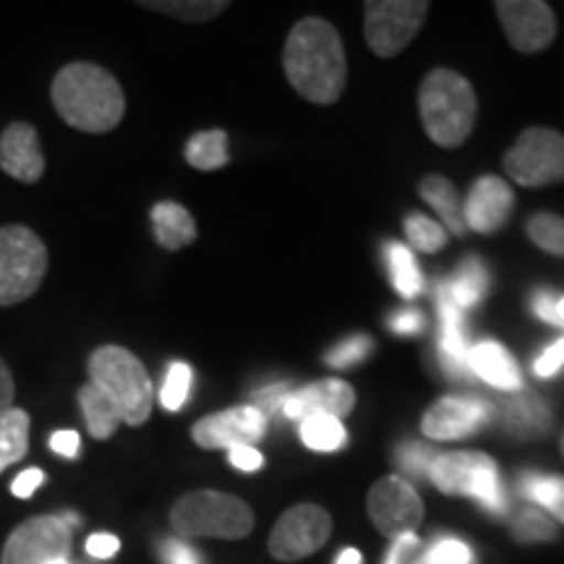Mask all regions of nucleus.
<instances>
[{
	"instance_id": "1",
	"label": "nucleus",
	"mask_w": 564,
	"mask_h": 564,
	"mask_svg": "<svg viewBox=\"0 0 564 564\" xmlns=\"http://www.w3.org/2000/svg\"><path fill=\"white\" fill-rule=\"evenodd\" d=\"M282 66L291 87L308 102L333 105L340 100L348 79V61L340 34L324 19L308 17L293 26L282 53Z\"/></svg>"
},
{
	"instance_id": "2",
	"label": "nucleus",
	"mask_w": 564,
	"mask_h": 564,
	"mask_svg": "<svg viewBox=\"0 0 564 564\" xmlns=\"http://www.w3.org/2000/svg\"><path fill=\"white\" fill-rule=\"evenodd\" d=\"M51 95L58 116L79 131L105 133L123 121L126 95L121 84L95 63H70L61 68Z\"/></svg>"
},
{
	"instance_id": "3",
	"label": "nucleus",
	"mask_w": 564,
	"mask_h": 564,
	"mask_svg": "<svg viewBox=\"0 0 564 564\" xmlns=\"http://www.w3.org/2000/svg\"><path fill=\"white\" fill-rule=\"evenodd\" d=\"M419 112L423 129L434 144L460 147L476 126V91L457 70L434 68L421 82Z\"/></svg>"
},
{
	"instance_id": "4",
	"label": "nucleus",
	"mask_w": 564,
	"mask_h": 564,
	"mask_svg": "<svg viewBox=\"0 0 564 564\" xmlns=\"http://www.w3.org/2000/svg\"><path fill=\"white\" fill-rule=\"evenodd\" d=\"M89 382L121 413L129 426H141L152 413V379L144 364L121 345H102L89 356Z\"/></svg>"
},
{
	"instance_id": "5",
	"label": "nucleus",
	"mask_w": 564,
	"mask_h": 564,
	"mask_svg": "<svg viewBox=\"0 0 564 564\" xmlns=\"http://www.w3.org/2000/svg\"><path fill=\"white\" fill-rule=\"evenodd\" d=\"M171 525L188 539H246L253 528V512L230 494L204 489L175 502Z\"/></svg>"
},
{
	"instance_id": "6",
	"label": "nucleus",
	"mask_w": 564,
	"mask_h": 564,
	"mask_svg": "<svg viewBox=\"0 0 564 564\" xmlns=\"http://www.w3.org/2000/svg\"><path fill=\"white\" fill-rule=\"evenodd\" d=\"M47 272V249L24 225L0 228V306H17L40 291Z\"/></svg>"
},
{
	"instance_id": "7",
	"label": "nucleus",
	"mask_w": 564,
	"mask_h": 564,
	"mask_svg": "<svg viewBox=\"0 0 564 564\" xmlns=\"http://www.w3.org/2000/svg\"><path fill=\"white\" fill-rule=\"evenodd\" d=\"M429 478L444 494H465V497L478 499L491 514H505L510 507L497 463L481 453L436 455L429 468Z\"/></svg>"
},
{
	"instance_id": "8",
	"label": "nucleus",
	"mask_w": 564,
	"mask_h": 564,
	"mask_svg": "<svg viewBox=\"0 0 564 564\" xmlns=\"http://www.w3.org/2000/svg\"><path fill=\"white\" fill-rule=\"evenodd\" d=\"M505 171L514 183L544 188L564 181V137L554 129H525L505 154Z\"/></svg>"
},
{
	"instance_id": "9",
	"label": "nucleus",
	"mask_w": 564,
	"mask_h": 564,
	"mask_svg": "<svg viewBox=\"0 0 564 564\" xmlns=\"http://www.w3.org/2000/svg\"><path fill=\"white\" fill-rule=\"evenodd\" d=\"M426 13L429 3L421 0H369L364 21L366 42L379 58H392L411 45Z\"/></svg>"
},
{
	"instance_id": "10",
	"label": "nucleus",
	"mask_w": 564,
	"mask_h": 564,
	"mask_svg": "<svg viewBox=\"0 0 564 564\" xmlns=\"http://www.w3.org/2000/svg\"><path fill=\"white\" fill-rule=\"evenodd\" d=\"M68 552L70 523L66 514H42L13 528L0 554V564H47L66 560Z\"/></svg>"
},
{
	"instance_id": "11",
	"label": "nucleus",
	"mask_w": 564,
	"mask_h": 564,
	"mask_svg": "<svg viewBox=\"0 0 564 564\" xmlns=\"http://www.w3.org/2000/svg\"><path fill=\"white\" fill-rule=\"evenodd\" d=\"M333 518L316 505H299L288 510L272 528L270 554L280 562H299L327 544Z\"/></svg>"
},
{
	"instance_id": "12",
	"label": "nucleus",
	"mask_w": 564,
	"mask_h": 564,
	"mask_svg": "<svg viewBox=\"0 0 564 564\" xmlns=\"http://www.w3.org/2000/svg\"><path fill=\"white\" fill-rule=\"evenodd\" d=\"M497 17L510 45L518 53H541L556 37V17L552 6L541 0H499Z\"/></svg>"
},
{
	"instance_id": "13",
	"label": "nucleus",
	"mask_w": 564,
	"mask_h": 564,
	"mask_svg": "<svg viewBox=\"0 0 564 564\" xmlns=\"http://www.w3.org/2000/svg\"><path fill=\"white\" fill-rule=\"evenodd\" d=\"M369 514L379 531L398 539L421 525L423 502L411 484L400 476H387L371 486Z\"/></svg>"
},
{
	"instance_id": "14",
	"label": "nucleus",
	"mask_w": 564,
	"mask_h": 564,
	"mask_svg": "<svg viewBox=\"0 0 564 564\" xmlns=\"http://www.w3.org/2000/svg\"><path fill=\"white\" fill-rule=\"evenodd\" d=\"M264 434L267 419L253 405H238L223 413H212L192 429L194 442L204 449L253 447Z\"/></svg>"
},
{
	"instance_id": "15",
	"label": "nucleus",
	"mask_w": 564,
	"mask_h": 564,
	"mask_svg": "<svg viewBox=\"0 0 564 564\" xmlns=\"http://www.w3.org/2000/svg\"><path fill=\"white\" fill-rule=\"evenodd\" d=\"M491 408L489 403L478 398H442L429 408L423 415L421 429L429 440L449 442V440H465V436L476 434L478 429L489 421Z\"/></svg>"
},
{
	"instance_id": "16",
	"label": "nucleus",
	"mask_w": 564,
	"mask_h": 564,
	"mask_svg": "<svg viewBox=\"0 0 564 564\" xmlns=\"http://www.w3.org/2000/svg\"><path fill=\"white\" fill-rule=\"evenodd\" d=\"M352 405H356V392L350 384L340 379H324V382H314L288 394L282 413L293 421H306L312 415H333L343 421L352 411Z\"/></svg>"
},
{
	"instance_id": "17",
	"label": "nucleus",
	"mask_w": 564,
	"mask_h": 564,
	"mask_svg": "<svg viewBox=\"0 0 564 564\" xmlns=\"http://www.w3.org/2000/svg\"><path fill=\"white\" fill-rule=\"evenodd\" d=\"M0 171L21 183H37L42 178L45 154L34 126L24 121L6 126V131L0 133Z\"/></svg>"
},
{
	"instance_id": "18",
	"label": "nucleus",
	"mask_w": 564,
	"mask_h": 564,
	"mask_svg": "<svg viewBox=\"0 0 564 564\" xmlns=\"http://www.w3.org/2000/svg\"><path fill=\"white\" fill-rule=\"evenodd\" d=\"M514 207V194L502 178L484 175L474 183L468 199H465V225L476 232H497L510 217Z\"/></svg>"
},
{
	"instance_id": "19",
	"label": "nucleus",
	"mask_w": 564,
	"mask_h": 564,
	"mask_svg": "<svg viewBox=\"0 0 564 564\" xmlns=\"http://www.w3.org/2000/svg\"><path fill=\"white\" fill-rule=\"evenodd\" d=\"M436 306H440V352L444 371L453 373L457 379H465L468 369V329H465L463 308L449 301V295L436 291Z\"/></svg>"
},
{
	"instance_id": "20",
	"label": "nucleus",
	"mask_w": 564,
	"mask_h": 564,
	"mask_svg": "<svg viewBox=\"0 0 564 564\" xmlns=\"http://www.w3.org/2000/svg\"><path fill=\"white\" fill-rule=\"evenodd\" d=\"M468 369L489 382L497 390L518 392L523 387V377H520L518 364L499 343H478L468 350Z\"/></svg>"
},
{
	"instance_id": "21",
	"label": "nucleus",
	"mask_w": 564,
	"mask_h": 564,
	"mask_svg": "<svg viewBox=\"0 0 564 564\" xmlns=\"http://www.w3.org/2000/svg\"><path fill=\"white\" fill-rule=\"evenodd\" d=\"M502 423L520 440H539L552 426V408L541 394L520 392L502 403Z\"/></svg>"
},
{
	"instance_id": "22",
	"label": "nucleus",
	"mask_w": 564,
	"mask_h": 564,
	"mask_svg": "<svg viewBox=\"0 0 564 564\" xmlns=\"http://www.w3.org/2000/svg\"><path fill=\"white\" fill-rule=\"evenodd\" d=\"M152 228L158 243L167 251H178L183 246L196 241V223L192 212L175 202L154 204Z\"/></svg>"
},
{
	"instance_id": "23",
	"label": "nucleus",
	"mask_w": 564,
	"mask_h": 564,
	"mask_svg": "<svg viewBox=\"0 0 564 564\" xmlns=\"http://www.w3.org/2000/svg\"><path fill=\"white\" fill-rule=\"evenodd\" d=\"M419 194L423 202H429L436 212H440L444 225H447L455 236H465L468 225H465L463 217L460 194H457L453 183L442 178V175H426V178L419 183Z\"/></svg>"
},
{
	"instance_id": "24",
	"label": "nucleus",
	"mask_w": 564,
	"mask_h": 564,
	"mask_svg": "<svg viewBox=\"0 0 564 564\" xmlns=\"http://www.w3.org/2000/svg\"><path fill=\"white\" fill-rule=\"evenodd\" d=\"M442 291L449 295V301L455 306H460L465 312V308L476 306L486 295V291H489V272H486V267L476 257H470L457 267L453 278L442 282Z\"/></svg>"
},
{
	"instance_id": "25",
	"label": "nucleus",
	"mask_w": 564,
	"mask_h": 564,
	"mask_svg": "<svg viewBox=\"0 0 564 564\" xmlns=\"http://www.w3.org/2000/svg\"><path fill=\"white\" fill-rule=\"evenodd\" d=\"M79 408H82L84 421H87L89 434L100 442L110 440V436L118 432V426L123 423L118 408L112 405L110 400L105 398V394L97 390L91 382H87L79 390Z\"/></svg>"
},
{
	"instance_id": "26",
	"label": "nucleus",
	"mask_w": 564,
	"mask_h": 564,
	"mask_svg": "<svg viewBox=\"0 0 564 564\" xmlns=\"http://www.w3.org/2000/svg\"><path fill=\"white\" fill-rule=\"evenodd\" d=\"M30 449V415L21 408H11L0 419V474L13 463H21Z\"/></svg>"
},
{
	"instance_id": "27",
	"label": "nucleus",
	"mask_w": 564,
	"mask_h": 564,
	"mask_svg": "<svg viewBox=\"0 0 564 564\" xmlns=\"http://www.w3.org/2000/svg\"><path fill=\"white\" fill-rule=\"evenodd\" d=\"M228 133L220 129L194 133L186 144V162L196 171H220L228 165Z\"/></svg>"
},
{
	"instance_id": "28",
	"label": "nucleus",
	"mask_w": 564,
	"mask_h": 564,
	"mask_svg": "<svg viewBox=\"0 0 564 564\" xmlns=\"http://www.w3.org/2000/svg\"><path fill=\"white\" fill-rule=\"evenodd\" d=\"M384 257H387V267H390L394 291L403 295V299H411V301L419 299L423 293V278L411 249L403 243H387Z\"/></svg>"
},
{
	"instance_id": "29",
	"label": "nucleus",
	"mask_w": 564,
	"mask_h": 564,
	"mask_svg": "<svg viewBox=\"0 0 564 564\" xmlns=\"http://www.w3.org/2000/svg\"><path fill=\"white\" fill-rule=\"evenodd\" d=\"M301 440L314 453H335L348 436H345L343 421L333 419V415H312V419L301 421Z\"/></svg>"
},
{
	"instance_id": "30",
	"label": "nucleus",
	"mask_w": 564,
	"mask_h": 564,
	"mask_svg": "<svg viewBox=\"0 0 564 564\" xmlns=\"http://www.w3.org/2000/svg\"><path fill=\"white\" fill-rule=\"evenodd\" d=\"M525 232L541 251L564 257V217L552 215V212H539L528 220Z\"/></svg>"
},
{
	"instance_id": "31",
	"label": "nucleus",
	"mask_w": 564,
	"mask_h": 564,
	"mask_svg": "<svg viewBox=\"0 0 564 564\" xmlns=\"http://www.w3.org/2000/svg\"><path fill=\"white\" fill-rule=\"evenodd\" d=\"M512 535L520 544H544V541L556 539V525L546 512L528 507V510H523L514 518Z\"/></svg>"
},
{
	"instance_id": "32",
	"label": "nucleus",
	"mask_w": 564,
	"mask_h": 564,
	"mask_svg": "<svg viewBox=\"0 0 564 564\" xmlns=\"http://www.w3.org/2000/svg\"><path fill=\"white\" fill-rule=\"evenodd\" d=\"M405 236L423 253H436L447 243V232H444L442 225L429 220L426 215H419V212H411L405 217Z\"/></svg>"
},
{
	"instance_id": "33",
	"label": "nucleus",
	"mask_w": 564,
	"mask_h": 564,
	"mask_svg": "<svg viewBox=\"0 0 564 564\" xmlns=\"http://www.w3.org/2000/svg\"><path fill=\"white\" fill-rule=\"evenodd\" d=\"M194 371L188 364H171V369L165 373V382H162L160 400L165 411H181L183 403L188 400V392H192Z\"/></svg>"
},
{
	"instance_id": "34",
	"label": "nucleus",
	"mask_w": 564,
	"mask_h": 564,
	"mask_svg": "<svg viewBox=\"0 0 564 564\" xmlns=\"http://www.w3.org/2000/svg\"><path fill=\"white\" fill-rule=\"evenodd\" d=\"M371 348L373 340L369 335H352L348 340L337 343L335 348L324 356V361H327V366H333V369H350V366L361 364L371 352Z\"/></svg>"
},
{
	"instance_id": "35",
	"label": "nucleus",
	"mask_w": 564,
	"mask_h": 564,
	"mask_svg": "<svg viewBox=\"0 0 564 564\" xmlns=\"http://www.w3.org/2000/svg\"><path fill=\"white\" fill-rule=\"evenodd\" d=\"M144 9L162 11L167 17L183 19V21H209L228 9V3H212V0H202V3H141Z\"/></svg>"
},
{
	"instance_id": "36",
	"label": "nucleus",
	"mask_w": 564,
	"mask_h": 564,
	"mask_svg": "<svg viewBox=\"0 0 564 564\" xmlns=\"http://www.w3.org/2000/svg\"><path fill=\"white\" fill-rule=\"evenodd\" d=\"M436 460L434 449L423 447V444L408 442L403 447L398 449V465L411 476H429V468Z\"/></svg>"
},
{
	"instance_id": "37",
	"label": "nucleus",
	"mask_w": 564,
	"mask_h": 564,
	"mask_svg": "<svg viewBox=\"0 0 564 564\" xmlns=\"http://www.w3.org/2000/svg\"><path fill=\"white\" fill-rule=\"evenodd\" d=\"M426 564H470V549L457 539H442L423 556Z\"/></svg>"
},
{
	"instance_id": "38",
	"label": "nucleus",
	"mask_w": 564,
	"mask_h": 564,
	"mask_svg": "<svg viewBox=\"0 0 564 564\" xmlns=\"http://www.w3.org/2000/svg\"><path fill=\"white\" fill-rule=\"evenodd\" d=\"M288 394H291L288 384H270V387H264V390L253 392V408H257V411H262L264 419H270L272 413L282 411Z\"/></svg>"
},
{
	"instance_id": "39",
	"label": "nucleus",
	"mask_w": 564,
	"mask_h": 564,
	"mask_svg": "<svg viewBox=\"0 0 564 564\" xmlns=\"http://www.w3.org/2000/svg\"><path fill=\"white\" fill-rule=\"evenodd\" d=\"M562 369H564V337L562 340L549 345V348L541 352L533 364L535 377H541V379L554 377V373H560Z\"/></svg>"
},
{
	"instance_id": "40",
	"label": "nucleus",
	"mask_w": 564,
	"mask_h": 564,
	"mask_svg": "<svg viewBox=\"0 0 564 564\" xmlns=\"http://www.w3.org/2000/svg\"><path fill=\"white\" fill-rule=\"evenodd\" d=\"M387 324H390V329L394 335H419L421 329L426 327V319H423V314L419 312V308L405 306V308H398Z\"/></svg>"
},
{
	"instance_id": "41",
	"label": "nucleus",
	"mask_w": 564,
	"mask_h": 564,
	"mask_svg": "<svg viewBox=\"0 0 564 564\" xmlns=\"http://www.w3.org/2000/svg\"><path fill=\"white\" fill-rule=\"evenodd\" d=\"M556 303H560V295H556L554 291H546V288H541V291L533 293L531 308L541 322L554 324V327H562L560 316H556Z\"/></svg>"
},
{
	"instance_id": "42",
	"label": "nucleus",
	"mask_w": 564,
	"mask_h": 564,
	"mask_svg": "<svg viewBox=\"0 0 564 564\" xmlns=\"http://www.w3.org/2000/svg\"><path fill=\"white\" fill-rule=\"evenodd\" d=\"M42 484H45V474H42L40 468H26V470H21L17 478H13L11 494L17 499H30Z\"/></svg>"
},
{
	"instance_id": "43",
	"label": "nucleus",
	"mask_w": 564,
	"mask_h": 564,
	"mask_svg": "<svg viewBox=\"0 0 564 564\" xmlns=\"http://www.w3.org/2000/svg\"><path fill=\"white\" fill-rule=\"evenodd\" d=\"M118 549H121V541L112 533H95L87 539V554L95 560H110L118 554Z\"/></svg>"
},
{
	"instance_id": "44",
	"label": "nucleus",
	"mask_w": 564,
	"mask_h": 564,
	"mask_svg": "<svg viewBox=\"0 0 564 564\" xmlns=\"http://www.w3.org/2000/svg\"><path fill=\"white\" fill-rule=\"evenodd\" d=\"M79 447H82V436L70 432V429H61V432H55L51 436V449L61 457H76L79 455Z\"/></svg>"
},
{
	"instance_id": "45",
	"label": "nucleus",
	"mask_w": 564,
	"mask_h": 564,
	"mask_svg": "<svg viewBox=\"0 0 564 564\" xmlns=\"http://www.w3.org/2000/svg\"><path fill=\"white\" fill-rule=\"evenodd\" d=\"M228 457L238 470H243V474H253V470L262 468L264 463L262 453H259L257 447H232Z\"/></svg>"
},
{
	"instance_id": "46",
	"label": "nucleus",
	"mask_w": 564,
	"mask_h": 564,
	"mask_svg": "<svg viewBox=\"0 0 564 564\" xmlns=\"http://www.w3.org/2000/svg\"><path fill=\"white\" fill-rule=\"evenodd\" d=\"M413 549H419V539H415L413 533H405V535H398L394 539V544L390 549V554H387L384 564H405L408 554L413 552Z\"/></svg>"
},
{
	"instance_id": "47",
	"label": "nucleus",
	"mask_w": 564,
	"mask_h": 564,
	"mask_svg": "<svg viewBox=\"0 0 564 564\" xmlns=\"http://www.w3.org/2000/svg\"><path fill=\"white\" fill-rule=\"evenodd\" d=\"M13 394H17V384H13L9 366L0 361V419L13 408Z\"/></svg>"
},
{
	"instance_id": "48",
	"label": "nucleus",
	"mask_w": 564,
	"mask_h": 564,
	"mask_svg": "<svg viewBox=\"0 0 564 564\" xmlns=\"http://www.w3.org/2000/svg\"><path fill=\"white\" fill-rule=\"evenodd\" d=\"M165 562L167 564H196V556L188 546L181 541H167L165 544Z\"/></svg>"
},
{
	"instance_id": "49",
	"label": "nucleus",
	"mask_w": 564,
	"mask_h": 564,
	"mask_svg": "<svg viewBox=\"0 0 564 564\" xmlns=\"http://www.w3.org/2000/svg\"><path fill=\"white\" fill-rule=\"evenodd\" d=\"M335 564H361V554L356 549H345V552L337 556Z\"/></svg>"
},
{
	"instance_id": "50",
	"label": "nucleus",
	"mask_w": 564,
	"mask_h": 564,
	"mask_svg": "<svg viewBox=\"0 0 564 564\" xmlns=\"http://www.w3.org/2000/svg\"><path fill=\"white\" fill-rule=\"evenodd\" d=\"M556 316H560V324L564 327V299H560V303H556Z\"/></svg>"
},
{
	"instance_id": "51",
	"label": "nucleus",
	"mask_w": 564,
	"mask_h": 564,
	"mask_svg": "<svg viewBox=\"0 0 564 564\" xmlns=\"http://www.w3.org/2000/svg\"><path fill=\"white\" fill-rule=\"evenodd\" d=\"M47 564H68V560H53V562H47Z\"/></svg>"
},
{
	"instance_id": "52",
	"label": "nucleus",
	"mask_w": 564,
	"mask_h": 564,
	"mask_svg": "<svg viewBox=\"0 0 564 564\" xmlns=\"http://www.w3.org/2000/svg\"><path fill=\"white\" fill-rule=\"evenodd\" d=\"M562 455H564V434H562Z\"/></svg>"
},
{
	"instance_id": "53",
	"label": "nucleus",
	"mask_w": 564,
	"mask_h": 564,
	"mask_svg": "<svg viewBox=\"0 0 564 564\" xmlns=\"http://www.w3.org/2000/svg\"><path fill=\"white\" fill-rule=\"evenodd\" d=\"M415 564H426V562H423V560H421V562H415Z\"/></svg>"
}]
</instances>
